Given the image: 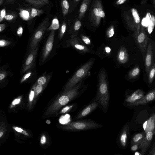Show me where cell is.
<instances>
[{
	"instance_id": "cell-1",
	"label": "cell",
	"mask_w": 155,
	"mask_h": 155,
	"mask_svg": "<svg viewBox=\"0 0 155 155\" xmlns=\"http://www.w3.org/2000/svg\"><path fill=\"white\" fill-rule=\"evenodd\" d=\"M84 81L82 80L71 88L60 94L47 108L43 117L57 115L61 108L81 95L87 87L84 85Z\"/></svg>"
},
{
	"instance_id": "cell-2",
	"label": "cell",
	"mask_w": 155,
	"mask_h": 155,
	"mask_svg": "<svg viewBox=\"0 0 155 155\" xmlns=\"http://www.w3.org/2000/svg\"><path fill=\"white\" fill-rule=\"evenodd\" d=\"M110 96L108 85L105 72L101 71L99 74L97 94L94 101H97L101 109L106 112L109 105Z\"/></svg>"
},
{
	"instance_id": "cell-3",
	"label": "cell",
	"mask_w": 155,
	"mask_h": 155,
	"mask_svg": "<svg viewBox=\"0 0 155 155\" xmlns=\"http://www.w3.org/2000/svg\"><path fill=\"white\" fill-rule=\"evenodd\" d=\"M94 60V58H91L79 67L65 84L63 91H67L71 88L84 80L88 75Z\"/></svg>"
},
{
	"instance_id": "cell-4",
	"label": "cell",
	"mask_w": 155,
	"mask_h": 155,
	"mask_svg": "<svg viewBox=\"0 0 155 155\" xmlns=\"http://www.w3.org/2000/svg\"><path fill=\"white\" fill-rule=\"evenodd\" d=\"M102 125L90 120H82L70 122L60 126L61 129L70 131H81L96 129Z\"/></svg>"
},
{
	"instance_id": "cell-5",
	"label": "cell",
	"mask_w": 155,
	"mask_h": 155,
	"mask_svg": "<svg viewBox=\"0 0 155 155\" xmlns=\"http://www.w3.org/2000/svg\"><path fill=\"white\" fill-rule=\"evenodd\" d=\"M50 25L48 18H46L41 23L34 32L30 40L29 50L30 51L39 45L44 34Z\"/></svg>"
},
{
	"instance_id": "cell-6",
	"label": "cell",
	"mask_w": 155,
	"mask_h": 155,
	"mask_svg": "<svg viewBox=\"0 0 155 155\" xmlns=\"http://www.w3.org/2000/svg\"><path fill=\"white\" fill-rule=\"evenodd\" d=\"M55 30L51 31L41 51L40 64L42 65L47 60L53 47Z\"/></svg>"
},
{
	"instance_id": "cell-7",
	"label": "cell",
	"mask_w": 155,
	"mask_h": 155,
	"mask_svg": "<svg viewBox=\"0 0 155 155\" xmlns=\"http://www.w3.org/2000/svg\"><path fill=\"white\" fill-rule=\"evenodd\" d=\"M66 44L67 47L72 48L80 54L93 53L92 50L88 47L81 43L77 37L67 40Z\"/></svg>"
},
{
	"instance_id": "cell-8",
	"label": "cell",
	"mask_w": 155,
	"mask_h": 155,
	"mask_svg": "<svg viewBox=\"0 0 155 155\" xmlns=\"http://www.w3.org/2000/svg\"><path fill=\"white\" fill-rule=\"evenodd\" d=\"M39 46V45L32 50L29 51L28 56L23 65L22 69L23 73L35 67Z\"/></svg>"
},
{
	"instance_id": "cell-9",
	"label": "cell",
	"mask_w": 155,
	"mask_h": 155,
	"mask_svg": "<svg viewBox=\"0 0 155 155\" xmlns=\"http://www.w3.org/2000/svg\"><path fill=\"white\" fill-rule=\"evenodd\" d=\"M155 98V90L154 89L133 103H128L127 106L133 107L145 105L153 101L154 100Z\"/></svg>"
},
{
	"instance_id": "cell-10",
	"label": "cell",
	"mask_w": 155,
	"mask_h": 155,
	"mask_svg": "<svg viewBox=\"0 0 155 155\" xmlns=\"http://www.w3.org/2000/svg\"><path fill=\"white\" fill-rule=\"evenodd\" d=\"M129 134V126L127 123L125 124L120 133L118 138L119 143L123 149L127 147Z\"/></svg>"
},
{
	"instance_id": "cell-11",
	"label": "cell",
	"mask_w": 155,
	"mask_h": 155,
	"mask_svg": "<svg viewBox=\"0 0 155 155\" xmlns=\"http://www.w3.org/2000/svg\"><path fill=\"white\" fill-rule=\"evenodd\" d=\"M154 133L149 131L146 133L145 136L140 144V153L144 155L150 147Z\"/></svg>"
},
{
	"instance_id": "cell-12",
	"label": "cell",
	"mask_w": 155,
	"mask_h": 155,
	"mask_svg": "<svg viewBox=\"0 0 155 155\" xmlns=\"http://www.w3.org/2000/svg\"><path fill=\"white\" fill-rule=\"evenodd\" d=\"M99 106V103L97 101H94L82 110L75 117V119H80L87 116L95 110Z\"/></svg>"
},
{
	"instance_id": "cell-13",
	"label": "cell",
	"mask_w": 155,
	"mask_h": 155,
	"mask_svg": "<svg viewBox=\"0 0 155 155\" xmlns=\"http://www.w3.org/2000/svg\"><path fill=\"white\" fill-rule=\"evenodd\" d=\"M136 38L137 44L143 55L146 50L148 41V37L146 33L142 31L138 34Z\"/></svg>"
},
{
	"instance_id": "cell-14",
	"label": "cell",
	"mask_w": 155,
	"mask_h": 155,
	"mask_svg": "<svg viewBox=\"0 0 155 155\" xmlns=\"http://www.w3.org/2000/svg\"><path fill=\"white\" fill-rule=\"evenodd\" d=\"M153 61L152 45L151 42H150L147 48L145 62L146 72L147 76L151 68Z\"/></svg>"
},
{
	"instance_id": "cell-15",
	"label": "cell",
	"mask_w": 155,
	"mask_h": 155,
	"mask_svg": "<svg viewBox=\"0 0 155 155\" xmlns=\"http://www.w3.org/2000/svg\"><path fill=\"white\" fill-rule=\"evenodd\" d=\"M118 62L121 64H125L128 60V55L126 48L122 46L119 49L117 56Z\"/></svg>"
},
{
	"instance_id": "cell-16",
	"label": "cell",
	"mask_w": 155,
	"mask_h": 155,
	"mask_svg": "<svg viewBox=\"0 0 155 155\" xmlns=\"http://www.w3.org/2000/svg\"><path fill=\"white\" fill-rule=\"evenodd\" d=\"M36 101L34 84L31 89L28 96V107L29 110H31L33 108Z\"/></svg>"
},
{
	"instance_id": "cell-17",
	"label": "cell",
	"mask_w": 155,
	"mask_h": 155,
	"mask_svg": "<svg viewBox=\"0 0 155 155\" xmlns=\"http://www.w3.org/2000/svg\"><path fill=\"white\" fill-rule=\"evenodd\" d=\"M81 25V21L79 20L76 21L71 27L68 31V34L70 35V38L76 37L79 34V31Z\"/></svg>"
},
{
	"instance_id": "cell-18",
	"label": "cell",
	"mask_w": 155,
	"mask_h": 155,
	"mask_svg": "<svg viewBox=\"0 0 155 155\" xmlns=\"http://www.w3.org/2000/svg\"><path fill=\"white\" fill-rule=\"evenodd\" d=\"M144 92L142 90L138 89L132 93L126 99L128 103H132L139 99L144 96Z\"/></svg>"
},
{
	"instance_id": "cell-19",
	"label": "cell",
	"mask_w": 155,
	"mask_h": 155,
	"mask_svg": "<svg viewBox=\"0 0 155 155\" xmlns=\"http://www.w3.org/2000/svg\"><path fill=\"white\" fill-rule=\"evenodd\" d=\"M154 114L152 115L149 119L145 122L143 125L145 133L150 131V125L152 132L155 133V131L153 130H154Z\"/></svg>"
},
{
	"instance_id": "cell-20",
	"label": "cell",
	"mask_w": 155,
	"mask_h": 155,
	"mask_svg": "<svg viewBox=\"0 0 155 155\" xmlns=\"http://www.w3.org/2000/svg\"><path fill=\"white\" fill-rule=\"evenodd\" d=\"M25 1L36 8H40L49 3L48 0H25Z\"/></svg>"
},
{
	"instance_id": "cell-21",
	"label": "cell",
	"mask_w": 155,
	"mask_h": 155,
	"mask_svg": "<svg viewBox=\"0 0 155 155\" xmlns=\"http://www.w3.org/2000/svg\"><path fill=\"white\" fill-rule=\"evenodd\" d=\"M51 74H46V72H45L37 80L36 82L37 84L42 85H47L50 80Z\"/></svg>"
},
{
	"instance_id": "cell-22",
	"label": "cell",
	"mask_w": 155,
	"mask_h": 155,
	"mask_svg": "<svg viewBox=\"0 0 155 155\" xmlns=\"http://www.w3.org/2000/svg\"><path fill=\"white\" fill-rule=\"evenodd\" d=\"M146 135L144 132H142L135 134L133 137L131 144L134 143H141Z\"/></svg>"
},
{
	"instance_id": "cell-23",
	"label": "cell",
	"mask_w": 155,
	"mask_h": 155,
	"mask_svg": "<svg viewBox=\"0 0 155 155\" xmlns=\"http://www.w3.org/2000/svg\"><path fill=\"white\" fill-rule=\"evenodd\" d=\"M77 37L80 42L84 45L88 47L92 46L91 39L87 36L81 34L78 35Z\"/></svg>"
},
{
	"instance_id": "cell-24",
	"label": "cell",
	"mask_w": 155,
	"mask_h": 155,
	"mask_svg": "<svg viewBox=\"0 0 155 155\" xmlns=\"http://www.w3.org/2000/svg\"><path fill=\"white\" fill-rule=\"evenodd\" d=\"M88 0H83L81 6L78 18L79 19H81L83 17L85 12L86 11L87 8Z\"/></svg>"
},
{
	"instance_id": "cell-25",
	"label": "cell",
	"mask_w": 155,
	"mask_h": 155,
	"mask_svg": "<svg viewBox=\"0 0 155 155\" xmlns=\"http://www.w3.org/2000/svg\"><path fill=\"white\" fill-rule=\"evenodd\" d=\"M59 27L60 24L59 20L58 18L55 17L53 19L50 25L48 28L47 30H55L58 29Z\"/></svg>"
},
{
	"instance_id": "cell-26",
	"label": "cell",
	"mask_w": 155,
	"mask_h": 155,
	"mask_svg": "<svg viewBox=\"0 0 155 155\" xmlns=\"http://www.w3.org/2000/svg\"><path fill=\"white\" fill-rule=\"evenodd\" d=\"M153 63L148 75V82L151 84L153 81L155 74V65L154 61Z\"/></svg>"
},
{
	"instance_id": "cell-27",
	"label": "cell",
	"mask_w": 155,
	"mask_h": 155,
	"mask_svg": "<svg viewBox=\"0 0 155 155\" xmlns=\"http://www.w3.org/2000/svg\"><path fill=\"white\" fill-rule=\"evenodd\" d=\"M140 72V69L139 67L137 66L135 67L129 72L128 77L130 78H135L139 75Z\"/></svg>"
},
{
	"instance_id": "cell-28",
	"label": "cell",
	"mask_w": 155,
	"mask_h": 155,
	"mask_svg": "<svg viewBox=\"0 0 155 155\" xmlns=\"http://www.w3.org/2000/svg\"><path fill=\"white\" fill-rule=\"evenodd\" d=\"M34 85L36 98L37 100L38 97L42 92L47 85H40L36 83L34 84Z\"/></svg>"
},
{
	"instance_id": "cell-29",
	"label": "cell",
	"mask_w": 155,
	"mask_h": 155,
	"mask_svg": "<svg viewBox=\"0 0 155 155\" xmlns=\"http://www.w3.org/2000/svg\"><path fill=\"white\" fill-rule=\"evenodd\" d=\"M44 12V11L42 10H40L32 8L31 10V13L28 18L30 20L37 16H39Z\"/></svg>"
},
{
	"instance_id": "cell-30",
	"label": "cell",
	"mask_w": 155,
	"mask_h": 155,
	"mask_svg": "<svg viewBox=\"0 0 155 155\" xmlns=\"http://www.w3.org/2000/svg\"><path fill=\"white\" fill-rule=\"evenodd\" d=\"M61 5L63 15L65 16L68 12L69 8V3L67 0H62Z\"/></svg>"
},
{
	"instance_id": "cell-31",
	"label": "cell",
	"mask_w": 155,
	"mask_h": 155,
	"mask_svg": "<svg viewBox=\"0 0 155 155\" xmlns=\"http://www.w3.org/2000/svg\"><path fill=\"white\" fill-rule=\"evenodd\" d=\"M67 29V24L65 21L63 22L58 33V38L60 40L62 39Z\"/></svg>"
},
{
	"instance_id": "cell-32",
	"label": "cell",
	"mask_w": 155,
	"mask_h": 155,
	"mask_svg": "<svg viewBox=\"0 0 155 155\" xmlns=\"http://www.w3.org/2000/svg\"><path fill=\"white\" fill-rule=\"evenodd\" d=\"M12 127V129L16 132L22 134L28 137H31L30 133L23 128L16 126H13Z\"/></svg>"
},
{
	"instance_id": "cell-33",
	"label": "cell",
	"mask_w": 155,
	"mask_h": 155,
	"mask_svg": "<svg viewBox=\"0 0 155 155\" xmlns=\"http://www.w3.org/2000/svg\"><path fill=\"white\" fill-rule=\"evenodd\" d=\"M155 25V18L153 15L151 16L150 19L148 26V31L149 34H151L153 29Z\"/></svg>"
},
{
	"instance_id": "cell-34",
	"label": "cell",
	"mask_w": 155,
	"mask_h": 155,
	"mask_svg": "<svg viewBox=\"0 0 155 155\" xmlns=\"http://www.w3.org/2000/svg\"><path fill=\"white\" fill-rule=\"evenodd\" d=\"M22 97V96H20L14 99L10 104L9 108L10 109L13 108L19 104L21 102Z\"/></svg>"
},
{
	"instance_id": "cell-35",
	"label": "cell",
	"mask_w": 155,
	"mask_h": 155,
	"mask_svg": "<svg viewBox=\"0 0 155 155\" xmlns=\"http://www.w3.org/2000/svg\"><path fill=\"white\" fill-rule=\"evenodd\" d=\"M20 17L24 20H28L30 16L29 12L25 10H21L19 13Z\"/></svg>"
},
{
	"instance_id": "cell-36",
	"label": "cell",
	"mask_w": 155,
	"mask_h": 155,
	"mask_svg": "<svg viewBox=\"0 0 155 155\" xmlns=\"http://www.w3.org/2000/svg\"><path fill=\"white\" fill-rule=\"evenodd\" d=\"M93 11L94 15L97 16L104 17L105 16L104 12L101 9L95 8L93 9Z\"/></svg>"
},
{
	"instance_id": "cell-37",
	"label": "cell",
	"mask_w": 155,
	"mask_h": 155,
	"mask_svg": "<svg viewBox=\"0 0 155 155\" xmlns=\"http://www.w3.org/2000/svg\"><path fill=\"white\" fill-rule=\"evenodd\" d=\"M132 13L135 22L136 23H139L140 21V18L137 10L133 8L132 9Z\"/></svg>"
},
{
	"instance_id": "cell-38",
	"label": "cell",
	"mask_w": 155,
	"mask_h": 155,
	"mask_svg": "<svg viewBox=\"0 0 155 155\" xmlns=\"http://www.w3.org/2000/svg\"><path fill=\"white\" fill-rule=\"evenodd\" d=\"M6 131V126L4 123L0 125V140L5 134Z\"/></svg>"
},
{
	"instance_id": "cell-39",
	"label": "cell",
	"mask_w": 155,
	"mask_h": 155,
	"mask_svg": "<svg viewBox=\"0 0 155 155\" xmlns=\"http://www.w3.org/2000/svg\"><path fill=\"white\" fill-rule=\"evenodd\" d=\"M33 74H34V73L32 71L28 72L23 76L21 81V82L22 83L26 81Z\"/></svg>"
},
{
	"instance_id": "cell-40",
	"label": "cell",
	"mask_w": 155,
	"mask_h": 155,
	"mask_svg": "<svg viewBox=\"0 0 155 155\" xmlns=\"http://www.w3.org/2000/svg\"><path fill=\"white\" fill-rule=\"evenodd\" d=\"M73 107V105H68L62 109L58 113L63 114L67 113Z\"/></svg>"
},
{
	"instance_id": "cell-41",
	"label": "cell",
	"mask_w": 155,
	"mask_h": 155,
	"mask_svg": "<svg viewBox=\"0 0 155 155\" xmlns=\"http://www.w3.org/2000/svg\"><path fill=\"white\" fill-rule=\"evenodd\" d=\"M140 143H134L131 144L130 147L131 150L133 152L140 149Z\"/></svg>"
},
{
	"instance_id": "cell-42",
	"label": "cell",
	"mask_w": 155,
	"mask_h": 155,
	"mask_svg": "<svg viewBox=\"0 0 155 155\" xmlns=\"http://www.w3.org/2000/svg\"><path fill=\"white\" fill-rule=\"evenodd\" d=\"M7 72L3 70H0V82L2 81L6 77Z\"/></svg>"
},
{
	"instance_id": "cell-43",
	"label": "cell",
	"mask_w": 155,
	"mask_h": 155,
	"mask_svg": "<svg viewBox=\"0 0 155 155\" xmlns=\"http://www.w3.org/2000/svg\"><path fill=\"white\" fill-rule=\"evenodd\" d=\"M114 34V30L113 27L110 28L107 31V36L108 38L112 37Z\"/></svg>"
},
{
	"instance_id": "cell-44",
	"label": "cell",
	"mask_w": 155,
	"mask_h": 155,
	"mask_svg": "<svg viewBox=\"0 0 155 155\" xmlns=\"http://www.w3.org/2000/svg\"><path fill=\"white\" fill-rule=\"evenodd\" d=\"M149 20L150 19L146 17V18H144L143 19L141 23L142 25L144 26H148L149 23Z\"/></svg>"
},
{
	"instance_id": "cell-45",
	"label": "cell",
	"mask_w": 155,
	"mask_h": 155,
	"mask_svg": "<svg viewBox=\"0 0 155 155\" xmlns=\"http://www.w3.org/2000/svg\"><path fill=\"white\" fill-rule=\"evenodd\" d=\"M10 42L4 40H0V47H2L7 46L9 45Z\"/></svg>"
},
{
	"instance_id": "cell-46",
	"label": "cell",
	"mask_w": 155,
	"mask_h": 155,
	"mask_svg": "<svg viewBox=\"0 0 155 155\" xmlns=\"http://www.w3.org/2000/svg\"><path fill=\"white\" fill-rule=\"evenodd\" d=\"M47 138L44 134H42L41 136L40 141L42 145L45 144L47 142Z\"/></svg>"
},
{
	"instance_id": "cell-47",
	"label": "cell",
	"mask_w": 155,
	"mask_h": 155,
	"mask_svg": "<svg viewBox=\"0 0 155 155\" xmlns=\"http://www.w3.org/2000/svg\"><path fill=\"white\" fill-rule=\"evenodd\" d=\"M149 155H155V145L154 143L152 146L151 149L149 151L148 153Z\"/></svg>"
},
{
	"instance_id": "cell-48",
	"label": "cell",
	"mask_w": 155,
	"mask_h": 155,
	"mask_svg": "<svg viewBox=\"0 0 155 155\" xmlns=\"http://www.w3.org/2000/svg\"><path fill=\"white\" fill-rule=\"evenodd\" d=\"M5 15V9L2 10L0 15V22L3 20Z\"/></svg>"
},
{
	"instance_id": "cell-49",
	"label": "cell",
	"mask_w": 155,
	"mask_h": 155,
	"mask_svg": "<svg viewBox=\"0 0 155 155\" xmlns=\"http://www.w3.org/2000/svg\"><path fill=\"white\" fill-rule=\"evenodd\" d=\"M14 17V16L13 15H5L4 18L6 20H10L12 19Z\"/></svg>"
},
{
	"instance_id": "cell-50",
	"label": "cell",
	"mask_w": 155,
	"mask_h": 155,
	"mask_svg": "<svg viewBox=\"0 0 155 155\" xmlns=\"http://www.w3.org/2000/svg\"><path fill=\"white\" fill-rule=\"evenodd\" d=\"M16 0H6L4 4V5H8L14 3Z\"/></svg>"
},
{
	"instance_id": "cell-51",
	"label": "cell",
	"mask_w": 155,
	"mask_h": 155,
	"mask_svg": "<svg viewBox=\"0 0 155 155\" xmlns=\"http://www.w3.org/2000/svg\"><path fill=\"white\" fill-rule=\"evenodd\" d=\"M23 31V28L21 26L20 27H19L17 31V33L18 35L19 36L21 35L22 34Z\"/></svg>"
},
{
	"instance_id": "cell-52",
	"label": "cell",
	"mask_w": 155,
	"mask_h": 155,
	"mask_svg": "<svg viewBox=\"0 0 155 155\" xmlns=\"http://www.w3.org/2000/svg\"><path fill=\"white\" fill-rule=\"evenodd\" d=\"M6 26L5 24H0V32L5 29Z\"/></svg>"
},
{
	"instance_id": "cell-53",
	"label": "cell",
	"mask_w": 155,
	"mask_h": 155,
	"mask_svg": "<svg viewBox=\"0 0 155 155\" xmlns=\"http://www.w3.org/2000/svg\"><path fill=\"white\" fill-rule=\"evenodd\" d=\"M104 49L105 52L107 53H109L111 51L110 48L108 46L105 47Z\"/></svg>"
},
{
	"instance_id": "cell-54",
	"label": "cell",
	"mask_w": 155,
	"mask_h": 155,
	"mask_svg": "<svg viewBox=\"0 0 155 155\" xmlns=\"http://www.w3.org/2000/svg\"><path fill=\"white\" fill-rule=\"evenodd\" d=\"M126 0H118L117 2V3L119 4H121L123 3Z\"/></svg>"
},
{
	"instance_id": "cell-55",
	"label": "cell",
	"mask_w": 155,
	"mask_h": 155,
	"mask_svg": "<svg viewBox=\"0 0 155 155\" xmlns=\"http://www.w3.org/2000/svg\"><path fill=\"white\" fill-rule=\"evenodd\" d=\"M5 1V0H0V6Z\"/></svg>"
},
{
	"instance_id": "cell-56",
	"label": "cell",
	"mask_w": 155,
	"mask_h": 155,
	"mask_svg": "<svg viewBox=\"0 0 155 155\" xmlns=\"http://www.w3.org/2000/svg\"><path fill=\"white\" fill-rule=\"evenodd\" d=\"M46 123L48 124H50L51 123V121L49 120H48L46 121Z\"/></svg>"
},
{
	"instance_id": "cell-57",
	"label": "cell",
	"mask_w": 155,
	"mask_h": 155,
	"mask_svg": "<svg viewBox=\"0 0 155 155\" xmlns=\"http://www.w3.org/2000/svg\"><path fill=\"white\" fill-rule=\"evenodd\" d=\"M76 2H78L80 0H74Z\"/></svg>"
}]
</instances>
